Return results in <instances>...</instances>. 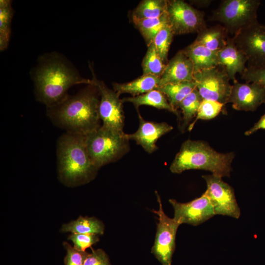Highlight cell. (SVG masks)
I'll return each mask as SVG.
<instances>
[{
    "label": "cell",
    "mask_w": 265,
    "mask_h": 265,
    "mask_svg": "<svg viewBox=\"0 0 265 265\" xmlns=\"http://www.w3.org/2000/svg\"><path fill=\"white\" fill-rule=\"evenodd\" d=\"M260 129L265 130V113L251 128L245 132L244 134L246 136H249Z\"/></svg>",
    "instance_id": "35"
},
{
    "label": "cell",
    "mask_w": 265,
    "mask_h": 265,
    "mask_svg": "<svg viewBox=\"0 0 265 265\" xmlns=\"http://www.w3.org/2000/svg\"><path fill=\"white\" fill-rule=\"evenodd\" d=\"M132 21L148 46L161 29L170 25L167 12L158 18Z\"/></svg>",
    "instance_id": "24"
},
{
    "label": "cell",
    "mask_w": 265,
    "mask_h": 265,
    "mask_svg": "<svg viewBox=\"0 0 265 265\" xmlns=\"http://www.w3.org/2000/svg\"><path fill=\"white\" fill-rule=\"evenodd\" d=\"M157 197L159 209L153 212L158 215L159 222L151 253L162 265H172L176 234L180 225L173 218H170L165 213L160 197L158 193Z\"/></svg>",
    "instance_id": "9"
},
{
    "label": "cell",
    "mask_w": 265,
    "mask_h": 265,
    "mask_svg": "<svg viewBox=\"0 0 265 265\" xmlns=\"http://www.w3.org/2000/svg\"><path fill=\"white\" fill-rule=\"evenodd\" d=\"M63 245L67 252L64 260L65 265H84L88 253L78 250L66 241Z\"/></svg>",
    "instance_id": "32"
},
{
    "label": "cell",
    "mask_w": 265,
    "mask_h": 265,
    "mask_svg": "<svg viewBox=\"0 0 265 265\" xmlns=\"http://www.w3.org/2000/svg\"><path fill=\"white\" fill-rule=\"evenodd\" d=\"M259 0H225L214 11L211 20L222 24L228 32L234 35L257 23Z\"/></svg>",
    "instance_id": "6"
},
{
    "label": "cell",
    "mask_w": 265,
    "mask_h": 265,
    "mask_svg": "<svg viewBox=\"0 0 265 265\" xmlns=\"http://www.w3.org/2000/svg\"><path fill=\"white\" fill-rule=\"evenodd\" d=\"M174 211L173 218L180 224L200 225L215 215L209 198L204 193L187 203L169 199Z\"/></svg>",
    "instance_id": "13"
},
{
    "label": "cell",
    "mask_w": 265,
    "mask_h": 265,
    "mask_svg": "<svg viewBox=\"0 0 265 265\" xmlns=\"http://www.w3.org/2000/svg\"><path fill=\"white\" fill-rule=\"evenodd\" d=\"M92 84L97 88L101 96L99 112L103 123L101 126L117 132L124 133L125 116L122 100L115 91L108 88L103 81L98 80L92 70Z\"/></svg>",
    "instance_id": "10"
},
{
    "label": "cell",
    "mask_w": 265,
    "mask_h": 265,
    "mask_svg": "<svg viewBox=\"0 0 265 265\" xmlns=\"http://www.w3.org/2000/svg\"><path fill=\"white\" fill-rule=\"evenodd\" d=\"M73 242L74 247L78 250L85 251L86 248L99 241V235L72 233L67 238Z\"/></svg>",
    "instance_id": "31"
},
{
    "label": "cell",
    "mask_w": 265,
    "mask_h": 265,
    "mask_svg": "<svg viewBox=\"0 0 265 265\" xmlns=\"http://www.w3.org/2000/svg\"><path fill=\"white\" fill-rule=\"evenodd\" d=\"M56 157L59 178L69 186L90 182L99 169L89 156L84 135L70 132L61 135L57 142Z\"/></svg>",
    "instance_id": "3"
},
{
    "label": "cell",
    "mask_w": 265,
    "mask_h": 265,
    "mask_svg": "<svg viewBox=\"0 0 265 265\" xmlns=\"http://www.w3.org/2000/svg\"><path fill=\"white\" fill-rule=\"evenodd\" d=\"M167 0H144L141 1L132 14V20L156 18L167 10Z\"/></svg>",
    "instance_id": "25"
},
{
    "label": "cell",
    "mask_w": 265,
    "mask_h": 265,
    "mask_svg": "<svg viewBox=\"0 0 265 265\" xmlns=\"http://www.w3.org/2000/svg\"><path fill=\"white\" fill-rule=\"evenodd\" d=\"M99 93L93 84L73 95H67L58 104L47 108L54 124L70 132L86 135L99 129Z\"/></svg>",
    "instance_id": "2"
},
{
    "label": "cell",
    "mask_w": 265,
    "mask_h": 265,
    "mask_svg": "<svg viewBox=\"0 0 265 265\" xmlns=\"http://www.w3.org/2000/svg\"><path fill=\"white\" fill-rule=\"evenodd\" d=\"M13 10L10 0H2L0 2V49L7 47L10 33V23Z\"/></svg>",
    "instance_id": "28"
},
{
    "label": "cell",
    "mask_w": 265,
    "mask_h": 265,
    "mask_svg": "<svg viewBox=\"0 0 265 265\" xmlns=\"http://www.w3.org/2000/svg\"><path fill=\"white\" fill-rule=\"evenodd\" d=\"M85 140L89 156L98 169L117 161L130 150L129 140L126 133L117 132L102 126L85 135Z\"/></svg>",
    "instance_id": "5"
},
{
    "label": "cell",
    "mask_w": 265,
    "mask_h": 265,
    "mask_svg": "<svg viewBox=\"0 0 265 265\" xmlns=\"http://www.w3.org/2000/svg\"><path fill=\"white\" fill-rule=\"evenodd\" d=\"M32 78L37 100L47 107L63 100L71 86L92 84L91 80L81 77L68 60L56 53L42 56L33 70Z\"/></svg>",
    "instance_id": "1"
},
{
    "label": "cell",
    "mask_w": 265,
    "mask_h": 265,
    "mask_svg": "<svg viewBox=\"0 0 265 265\" xmlns=\"http://www.w3.org/2000/svg\"><path fill=\"white\" fill-rule=\"evenodd\" d=\"M122 101L132 103L136 109L141 106H149L159 109H165L176 115L181 120L178 111L170 105L165 96L158 89L138 96L125 98Z\"/></svg>",
    "instance_id": "20"
},
{
    "label": "cell",
    "mask_w": 265,
    "mask_h": 265,
    "mask_svg": "<svg viewBox=\"0 0 265 265\" xmlns=\"http://www.w3.org/2000/svg\"><path fill=\"white\" fill-rule=\"evenodd\" d=\"M235 156L234 152L218 153L203 141L188 139L182 145L169 169L175 174L199 169L221 177H230Z\"/></svg>",
    "instance_id": "4"
},
{
    "label": "cell",
    "mask_w": 265,
    "mask_h": 265,
    "mask_svg": "<svg viewBox=\"0 0 265 265\" xmlns=\"http://www.w3.org/2000/svg\"><path fill=\"white\" fill-rule=\"evenodd\" d=\"M232 85L228 100L234 109L238 110L255 111L265 104V88L255 82L240 83L237 80Z\"/></svg>",
    "instance_id": "14"
},
{
    "label": "cell",
    "mask_w": 265,
    "mask_h": 265,
    "mask_svg": "<svg viewBox=\"0 0 265 265\" xmlns=\"http://www.w3.org/2000/svg\"><path fill=\"white\" fill-rule=\"evenodd\" d=\"M202 177L207 184L204 194L209 198L215 215L239 218L240 210L233 187L224 182L221 177L212 174L203 175Z\"/></svg>",
    "instance_id": "12"
},
{
    "label": "cell",
    "mask_w": 265,
    "mask_h": 265,
    "mask_svg": "<svg viewBox=\"0 0 265 265\" xmlns=\"http://www.w3.org/2000/svg\"><path fill=\"white\" fill-rule=\"evenodd\" d=\"M183 51L193 64L194 73L219 65L217 53L195 41Z\"/></svg>",
    "instance_id": "18"
},
{
    "label": "cell",
    "mask_w": 265,
    "mask_h": 265,
    "mask_svg": "<svg viewBox=\"0 0 265 265\" xmlns=\"http://www.w3.org/2000/svg\"><path fill=\"white\" fill-rule=\"evenodd\" d=\"M196 88L203 99L228 102L232 88L228 75L220 66L194 73Z\"/></svg>",
    "instance_id": "7"
},
{
    "label": "cell",
    "mask_w": 265,
    "mask_h": 265,
    "mask_svg": "<svg viewBox=\"0 0 265 265\" xmlns=\"http://www.w3.org/2000/svg\"><path fill=\"white\" fill-rule=\"evenodd\" d=\"M84 265H111L106 253L102 249L93 250L89 253Z\"/></svg>",
    "instance_id": "33"
},
{
    "label": "cell",
    "mask_w": 265,
    "mask_h": 265,
    "mask_svg": "<svg viewBox=\"0 0 265 265\" xmlns=\"http://www.w3.org/2000/svg\"><path fill=\"white\" fill-rule=\"evenodd\" d=\"M160 79L151 75H144L136 79L124 83H113V90L119 96L128 93L136 96L143 94L154 89L160 85Z\"/></svg>",
    "instance_id": "19"
},
{
    "label": "cell",
    "mask_w": 265,
    "mask_h": 265,
    "mask_svg": "<svg viewBox=\"0 0 265 265\" xmlns=\"http://www.w3.org/2000/svg\"><path fill=\"white\" fill-rule=\"evenodd\" d=\"M203 99L196 88L188 94L179 105L183 113L181 130L184 132L190 125L192 119L196 116L199 106Z\"/></svg>",
    "instance_id": "26"
},
{
    "label": "cell",
    "mask_w": 265,
    "mask_h": 265,
    "mask_svg": "<svg viewBox=\"0 0 265 265\" xmlns=\"http://www.w3.org/2000/svg\"><path fill=\"white\" fill-rule=\"evenodd\" d=\"M228 33L226 28L221 25L207 27L198 33L194 41L217 53L225 46L228 39Z\"/></svg>",
    "instance_id": "21"
},
{
    "label": "cell",
    "mask_w": 265,
    "mask_h": 265,
    "mask_svg": "<svg viewBox=\"0 0 265 265\" xmlns=\"http://www.w3.org/2000/svg\"><path fill=\"white\" fill-rule=\"evenodd\" d=\"M241 78L246 82H255L265 88V68L262 69H250L247 68L241 75Z\"/></svg>",
    "instance_id": "34"
},
{
    "label": "cell",
    "mask_w": 265,
    "mask_h": 265,
    "mask_svg": "<svg viewBox=\"0 0 265 265\" xmlns=\"http://www.w3.org/2000/svg\"><path fill=\"white\" fill-rule=\"evenodd\" d=\"M166 65L158 54L154 44L152 43L149 45L142 63L143 74L151 75L160 78Z\"/></svg>",
    "instance_id": "27"
},
{
    "label": "cell",
    "mask_w": 265,
    "mask_h": 265,
    "mask_svg": "<svg viewBox=\"0 0 265 265\" xmlns=\"http://www.w3.org/2000/svg\"><path fill=\"white\" fill-rule=\"evenodd\" d=\"M224 106V104L216 101L203 99L199 106L195 119L188 127V131L192 130L198 120H210L217 116L223 110Z\"/></svg>",
    "instance_id": "30"
},
{
    "label": "cell",
    "mask_w": 265,
    "mask_h": 265,
    "mask_svg": "<svg viewBox=\"0 0 265 265\" xmlns=\"http://www.w3.org/2000/svg\"><path fill=\"white\" fill-rule=\"evenodd\" d=\"M105 226L100 220L94 217L80 216L76 220L62 225V232L75 234H87L102 235L104 234Z\"/></svg>",
    "instance_id": "22"
},
{
    "label": "cell",
    "mask_w": 265,
    "mask_h": 265,
    "mask_svg": "<svg viewBox=\"0 0 265 265\" xmlns=\"http://www.w3.org/2000/svg\"><path fill=\"white\" fill-rule=\"evenodd\" d=\"M194 68L183 50L179 51L166 65L160 77V85L167 83L194 81Z\"/></svg>",
    "instance_id": "16"
},
{
    "label": "cell",
    "mask_w": 265,
    "mask_h": 265,
    "mask_svg": "<svg viewBox=\"0 0 265 265\" xmlns=\"http://www.w3.org/2000/svg\"><path fill=\"white\" fill-rule=\"evenodd\" d=\"M139 127L134 133L126 134L129 140L134 141L148 153L152 154L158 149L156 143L162 136L172 131L173 127L168 123L146 121L141 116L138 110Z\"/></svg>",
    "instance_id": "15"
},
{
    "label": "cell",
    "mask_w": 265,
    "mask_h": 265,
    "mask_svg": "<svg viewBox=\"0 0 265 265\" xmlns=\"http://www.w3.org/2000/svg\"><path fill=\"white\" fill-rule=\"evenodd\" d=\"M166 12L174 35L198 33L207 27L204 13L185 1L167 0Z\"/></svg>",
    "instance_id": "11"
},
{
    "label": "cell",
    "mask_w": 265,
    "mask_h": 265,
    "mask_svg": "<svg viewBox=\"0 0 265 265\" xmlns=\"http://www.w3.org/2000/svg\"><path fill=\"white\" fill-rule=\"evenodd\" d=\"M216 53L219 66L225 71L233 82L237 80V73L242 75L246 71L247 58L236 46L233 37H228L225 46Z\"/></svg>",
    "instance_id": "17"
},
{
    "label": "cell",
    "mask_w": 265,
    "mask_h": 265,
    "mask_svg": "<svg viewBox=\"0 0 265 265\" xmlns=\"http://www.w3.org/2000/svg\"><path fill=\"white\" fill-rule=\"evenodd\" d=\"M174 35L170 25H169L159 32L153 42L158 54L166 64L168 62V51Z\"/></svg>",
    "instance_id": "29"
},
{
    "label": "cell",
    "mask_w": 265,
    "mask_h": 265,
    "mask_svg": "<svg viewBox=\"0 0 265 265\" xmlns=\"http://www.w3.org/2000/svg\"><path fill=\"white\" fill-rule=\"evenodd\" d=\"M196 84L194 81L167 83L158 88L166 97L170 105L177 110L179 104L194 89Z\"/></svg>",
    "instance_id": "23"
},
{
    "label": "cell",
    "mask_w": 265,
    "mask_h": 265,
    "mask_svg": "<svg viewBox=\"0 0 265 265\" xmlns=\"http://www.w3.org/2000/svg\"><path fill=\"white\" fill-rule=\"evenodd\" d=\"M233 38L247 58L248 69L265 68V25L258 22L242 29Z\"/></svg>",
    "instance_id": "8"
}]
</instances>
